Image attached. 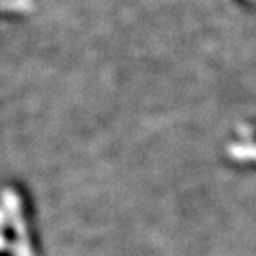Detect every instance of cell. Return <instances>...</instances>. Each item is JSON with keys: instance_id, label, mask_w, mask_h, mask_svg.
Listing matches in <instances>:
<instances>
[{"instance_id": "obj_1", "label": "cell", "mask_w": 256, "mask_h": 256, "mask_svg": "<svg viewBox=\"0 0 256 256\" xmlns=\"http://www.w3.org/2000/svg\"><path fill=\"white\" fill-rule=\"evenodd\" d=\"M0 256H34L25 202L12 188L0 193Z\"/></svg>"}]
</instances>
